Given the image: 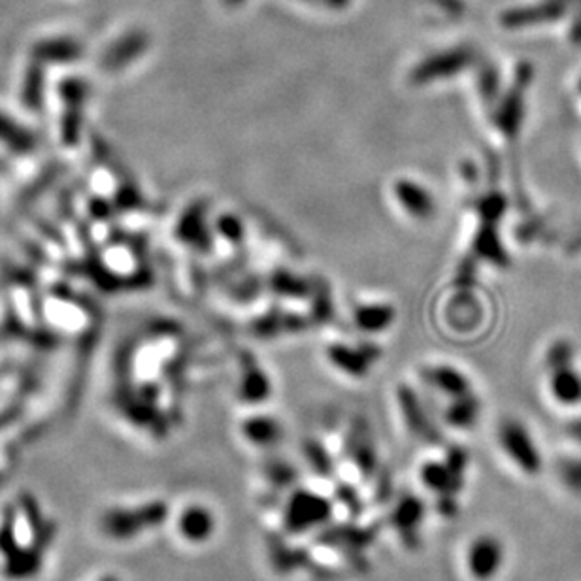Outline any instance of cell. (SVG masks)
I'll list each match as a JSON object with an SVG mask.
<instances>
[{"mask_svg": "<svg viewBox=\"0 0 581 581\" xmlns=\"http://www.w3.org/2000/svg\"><path fill=\"white\" fill-rule=\"evenodd\" d=\"M504 560V547L494 536L476 538L467 553V567L477 581H489L501 570Z\"/></svg>", "mask_w": 581, "mask_h": 581, "instance_id": "obj_7", "label": "cell"}, {"mask_svg": "<svg viewBox=\"0 0 581 581\" xmlns=\"http://www.w3.org/2000/svg\"><path fill=\"white\" fill-rule=\"evenodd\" d=\"M215 530L213 513L201 504L187 506L178 518L179 536L191 544H203L212 538Z\"/></svg>", "mask_w": 581, "mask_h": 581, "instance_id": "obj_11", "label": "cell"}, {"mask_svg": "<svg viewBox=\"0 0 581 581\" xmlns=\"http://www.w3.org/2000/svg\"><path fill=\"white\" fill-rule=\"evenodd\" d=\"M267 477L272 484V487L284 489L296 479V470L293 467H289V464H286V462L274 461L267 467Z\"/></svg>", "mask_w": 581, "mask_h": 581, "instance_id": "obj_23", "label": "cell"}, {"mask_svg": "<svg viewBox=\"0 0 581 581\" xmlns=\"http://www.w3.org/2000/svg\"><path fill=\"white\" fill-rule=\"evenodd\" d=\"M169 518V504L162 501H154L137 508L115 510L108 516V530L118 538H132L147 528L161 527Z\"/></svg>", "mask_w": 581, "mask_h": 581, "instance_id": "obj_3", "label": "cell"}, {"mask_svg": "<svg viewBox=\"0 0 581 581\" xmlns=\"http://www.w3.org/2000/svg\"><path fill=\"white\" fill-rule=\"evenodd\" d=\"M338 502L347 508V511L353 513V518H359L362 513V501L359 493L347 484H342L338 487Z\"/></svg>", "mask_w": 581, "mask_h": 581, "instance_id": "obj_25", "label": "cell"}, {"mask_svg": "<svg viewBox=\"0 0 581 581\" xmlns=\"http://www.w3.org/2000/svg\"><path fill=\"white\" fill-rule=\"evenodd\" d=\"M391 196L398 210L413 221H428L436 215L435 195L421 181L411 178H398L391 186Z\"/></svg>", "mask_w": 581, "mask_h": 581, "instance_id": "obj_5", "label": "cell"}, {"mask_svg": "<svg viewBox=\"0 0 581 581\" xmlns=\"http://www.w3.org/2000/svg\"><path fill=\"white\" fill-rule=\"evenodd\" d=\"M560 477L569 489L581 493V459H569L560 464Z\"/></svg>", "mask_w": 581, "mask_h": 581, "instance_id": "obj_24", "label": "cell"}, {"mask_svg": "<svg viewBox=\"0 0 581 581\" xmlns=\"http://www.w3.org/2000/svg\"><path fill=\"white\" fill-rule=\"evenodd\" d=\"M479 413H481L479 398L472 391L462 396L452 398L450 406L445 410V423L453 428L467 430L476 425Z\"/></svg>", "mask_w": 581, "mask_h": 581, "instance_id": "obj_19", "label": "cell"}, {"mask_svg": "<svg viewBox=\"0 0 581 581\" xmlns=\"http://www.w3.org/2000/svg\"><path fill=\"white\" fill-rule=\"evenodd\" d=\"M335 506L327 496L308 489H296L284 510V527L289 535H304L325 527Z\"/></svg>", "mask_w": 581, "mask_h": 581, "instance_id": "obj_2", "label": "cell"}, {"mask_svg": "<svg viewBox=\"0 0 581 581\" xmlns=\"http://www.w3.org/2000/svg\"><path fill=\"white\" fill-rule=\"evenodd\" d=\"M347 457L353 461L355 467L364 477H372L378 472V455L376 445L370 436V430L364 423H357L347 436Z\"/></svg>", "mask_w": 581, "mask_h": 581, "instance_id": "obj_10", "label": "cell"}, {"mask_svg": "<svg viewBox=\"0 0 581 581\" xmlns=\"http://www.w3.org/2000/svg\"><path fill=\"white\" fill-rule=\"evenodd\" d=\"M374 538V528H359V527H350V525H340L335 530H328L327 535L321 536V542L335 547V550L357 557L364 550H367L369 544Z\"/></svg>", "mask_w": 581, "mask_h": 581, "instance_id": "obj_14", "label": "cell"}, {"mask_svg": "<svg viewBox=\"0 0 581 581\" xmlns=\"http://www.w3.org/2000/svg\"><path fill=\"white\" fill-rule=\"evenodd\" d=\"M528 79H519L516 86L510 87L501 103L496 106L494 113V125L498 130L502 132L506 140L513 142L518 140L519 130L523 125V115H525V89H527Z\"/></svg>", "mask_w": 581, "mask_h": 581, "instance_id": "obj_9", "label": "cell"}, {"mask_svg": "<svg viewBox=\"0 0 581 581\" xmlns=\"http://www.w3.org/2000/svg\"><path fill=\"white\" fill-rule=\"evenodd\" d=\"M270 381L269 376L259 367L255 361H245L242 364V378H240V398L247 404H262L270 396Z\"/></svg>", "mask_w": 581, "mask_h": 581, "instance_id": "obj_16", "label": "cell"}, {"mask_svg": "<svg viewBox=\"0 0 581 581\" xmlns=\"http://www.w3.org/2000/svg\"><path fill=\"white\" fill-rule=\"evenodd\" d=\"M357 347H347V345H330V352H328V359L330 362L338 367L342 372L350 374V376H364L369 372L370 364L376 359V353L367 352H355Z\"/></svg>", "mask_w": 581, "mask_h": 581, "instance_id": "obj_18", "label": "cell"}, {"mask_svg": "<svg viewBox=\"0 0 581 581\" xmlns=\"http://www.w3.org/2000/svg\"><path fill=\"white\" fill-rule=\"evenodd\" d=\"M425 519V504L419 496L406 494L391 511V525L408 550L419 545V528Z\"/></svg>", "mask_w": 581, "mask_h": 581, "instance_id": "obj_6", "label": "cell"}, {"mask_svg": "<svg viewBox=\"0 0 581 581\" xmlns=\"http://www.w3.org/2000/svg\"><path fill=\"white\" fill-rule=\"evenodd\" d=\"M304 455L308 459V462L311 464L313 472L321 476V477H330L332 476V459L328 457V453L325 452V447L320 445L318 442H306L304 444Z\"/></svg>", "mask_w": 581, "mask_h": 581, "instance_id": "obj_21", "label": "cell"}, {"mask_svg": "<svg viewBox=\"0 0 581 581\" xmlns=\"http://www.w3.org/2000/svg\"><path fill=\"white\" fill-rule=\"evenodd\" d=\"M242 435L244 438L257 447H272L281 440L284 428L279 421L269 415H253L242 423Z\"/></svg>", "mask_w": 581, "mask_h": 581, "instance_id": "obj_17", "label": "cell"}, {"mask_svg": "<svg viewBox=\"0 0 581 581\" xmlns=\"http://www.w3.org/2000/svg\"><path fill=\"white\" fill-rule=\"evenodd\" d=\"M391 308L381 303H362L355 308V321L362 330H379L391 323Z\"/></svg>", "mask_w": 581, "mask_h": 581, "instance_id": "obj_20", "label": "cell"}, {"mask_svg": "<svg viewBox=\"0 0 581 581\" xmlns=\"http://www.w3.org/2000/svg\"><path fill=\"white\" fill-rule=\"evenodd\" d=\"M469 467V455L461 447L447 452L445 461H430L423 464L421 481L425 487L438 494V510L444 518H455L459 506L457 496L462 489L464 470Z\"/></svg>", "mask_w": 581, "mask_h": 581, "instance_id": "obj_1", "label": "cell"}, {"mask_svg": "<svg viewBox=\"0 0 581 581\" xmlns=\"http://www.w3.org/2000/svg\"><path fill=\"white\" fill-rule=\"evenodd\" d=\"M567 435H569L574 442L581 444V418H579V419H572V421H569V425H567Z\"/></svg>", "mask_w": 581, "mask_h": 581, "instance_id": "obj_26", "label": "cell"}, {"mask_svg": "<svg viewBox=\"0 0 581 581\" xmlns=\"http://www.w3.org/2000/svg\"><path fill=\"white\" fill-rule=\"evenodd\" d=\"M574 357H576L574 345L569 340H564V338L555 340L545 353V369L552 370V369L562 367V364H570V362H574Z\"/></svg>", "mask_w": 581, "mask_h": 581, "instance_id": "obj_22", "label": "cell"}, {"mask_svg": "<svg viewBox=\"0 0 581 581\" xmlns=\"http://www.w3.org/2000/svg\"><path fill=\"white\" fill-rule=\"evenodd\" d=\"M498 442L508 457L518 464V467L527 474H538L542 469V457L538 447L528 435L523 423L516 419H506L498 428Z\"/></svg>", "mask_w": 581, "mask_h": 581, "instance_id": "obj_4", "label": "cell"}, {"mask_svg": "<svg viewBox=\"0 0 581 581\" xmlns=\"http://www.w3.org/2000/svg\"><path fill=\"white\" fill-rule=\"evenodd\" d=\"M550 391L562 406L581 404V374L574 369V362L550 370Z\"/></svg>", "mask_w": 581, "mask_h": 581, "instance_id": "obj_15", "label": "cell"}, {"mask_svg": "<svg viewBox=\"0 0 581 581\" xmlns=\"http://www.w3.org/2000/svg\"><path fill=\"white\" fill-rule=\"evenodd\" d=\"M470 62V55L467 52H450L444 55H436L430 61H425L418 71L413 72V81L418 83H430L436 79H445L447 76L459 74L467 69Z\"/></svg>", "mask_w": 581, "mask_h": 581, "instance_id": "obj_13", "label": "cell"}, {"mask_svg": "<svg viewBox=\"0 0 581 581\" xmlns=\"http://www.w3.org/2000/svg\"><path fill=\"white\" fill-rule=\"evenodd\" d=\"M398 404H401L404 423L415 438H419L421 442L430 445L442 442V435L438 433L435 423L430 421L418 393L408 387H401V391H398Z\"/></svg>", "mask_w": 581, "mask_h": 581, "instance_id": "obj_8", "label": "cell"}, {"mask_svg": "<svg viewBox=\"0 0 581 581\" xmlns=\"http://www.w3.org/2000/svg\"><path fill=\"white\" fill-rule=\"evenodd\" d=\"M577 93H579V96H581V78H579V81H577Z\"/></svg>", "mask_w": 581, "mask_h": 581, "instance_id": "obj_27", "label": "cell"}, {"mask_svg": "<svg viewBox=\"0 0 581 581\" xmlns=\"http://www.w3.org/2000/svg\"><path fill=\"white\" fill-rule=\"evenodd\" d=\"M423 378L430 387H435L438 393L457 398L467 393H472V384L469 376L461 372L450 364H438V367H428L423 372Z\"/></svg>", "mask_w": 581, "mask_h": 581, "instance_id": "obj_12", "label": "cell"}]
</instances>
